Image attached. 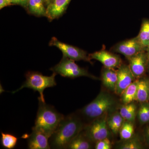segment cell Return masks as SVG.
<instances>
[{
  "mask_svg": "<svg viewBox=\"0 0 149 149\" xmlns=\"http://www.w3.org/2000/svg\"><path fill=\"white\" fill-rule=\"evenodd\" d=\"M112 50L123 55L127 58L142 51H145L139 43L137 37L118 43L112 48Z\"/></svg>",
  "mask_w": 149,
  "mask_h": 149,
  "instance_id": "9c48e42d",
  "label": "cell"
},
{
  "mask_svg": "<svg viewBox=\"0 0 149 149\" xmlns=\"http://www.w3.org/2000/svg\"><path fill=\"white\" fill-rule=\"evenodd\" d=\"M93 143L87 137L83 130L70 142L67 147L66 149H92L93 148Z\"/></svg>",
  "mask_w": 149,
  "mask_h": 149,
  "instance_id": "9a60e30c",
  "label": "cell"
},
{
  "mask_svg": "<svg viewBox=\"0 0 149 149\" xmlns=\"http://www.w3.org/2000/svg\"><path fill=\"white\" fill-rule=\"evenodd\" d=\"M137 37L144 50L146 51L149 43V19H145L143 21Z\"/></svg>",
  "mask_w": 149,
  "mask_h": 149,
  "instance_id": "ffe728a7",
  "label": "cell"
},
{
  "mask_svg": "<svg viewBox=\"0 0 149 149\" xmlns=\"http://www.w3.org/2000/svg\"><path fill=\"white\" fill-rule=\"evenodd\" d=\"M146 52L147 53H149V43L148 44V47H147Z\"/></svg>",
  "mask_w": 149,
  "mask_h": 149,
  "instance_id": "d6a6232c",
  "label": "cell"
},
{
  "mask_svg": "<svg viewBox=\"0 0 149 149\" xmlns=\"http://www.w3.org/2000/svg\"><path fill=\"white\" fill-rule=\"evenodd\" d=\"M11 3L10 0H0V9H1L7 6L12 5Z\"/></svg>",
  "mask_w": 149,
  "mask_h": 149,
  "instance_id": "f1b7e54d",
  "label": "cell"
},
{
  "mask_svg": "<svg viewBox=\"0 0 149 149\" xmlns=\"http://www.w3.org/2000/svg\"><path fill=\"white\" fill-rule=\"evenodd\" d=\"M56 73L53 72L50 76H45L42 73L35 71H29L25 74L26 80L20 88L12 93H15L24 88L32 89L35 92H38L42 101L45 102L44 91L47 88H52L56 85L55 80Z\"/></svg>",
  "mask_w": 149,
  "mask_h": 149,
  "instance_id": "277c9868",
  "label": "cell"
},
{
  "mask_svg": "<svg viewBox=\"0 0 149 149\" xmlns=\"http://www.w3.org/2000/svg\"><path fill=\"white\" fill-rule=\"evenodd\" d=\"M144 137L146 142L149 146V125L146 127L144 130Z\"/></svg>",
  "mask_w": 149,
  "mask_h": 149,
  "instance_id": "f546056e",
  "label": "cell"
},
{
  "mask_svg": "<svg viewBox=\"0 0 149 149\" xmlns=\"http://www.w3.org/2000/svg\"><path fill=\"white\" fill-rule=\"evenodd\" d=\"M71 0H54L47 7L46 17L52 20L61 16L66 11Z\"/></svg>",
  "mask_w": 149,
  "mask_h": 149,
  "instance_id": "4fadbf2b",
  "label": "cell"
},
{
  "mask_svg": "<svg viewBox=\"0 0 149 149\" xmlns=\"http://www.w3.org/2000/svg\"><path fill=\"white\" fill-rule=\"evenodd\" d=\"M117 82L115 93L120 95L123 91L136 80L129 65L121 64L117 70Z\"/></svg>",
  "mask_w": 149,
  "mask_h": 149,
  "instance_id": "30bf717a",
  "label": "cell"
},
{
  "mask_svg": "<svg viewBox=\"0 0 149 149\" xmlns=\"http://www.w3.org/2000/svg\"><path fill=\"white\" fill-rule=\"evenodd\" d=\"M117 70L114 68H104L102 70V80L105 87L110 91L115 92L117 82Z\"/></svg>",
  "mask_w": 149,
  "mask_h": 149,
  "instance_id": "5bb4252c",
  "label": "cell"
},
{
  "mask_svg": "<svg viewBox=\"0 0 149 149\" xmlns=\"http://www.w3.org/2000/svg\"><path fill=\"white\" fill-rule=\"evenodd\" d=\"M50 46H54L60 50L63 56L74 61H84L91 62V59L85 51L66 43L60 42L56 37L52 38L49 44Z\"/></svg>",
  "mask_w": 149,
  "mask_h": 149,
  "instance_id": "52a82bcc",
  "label": "cell"
},
{
  "mask_svg": "<svg viewBox=\"0 0 149 149\" xmlns=\"http://www.w3.org/2000/svg\"><path fill=\"white\" fill-rule=\"evenodd\" d=\"M137 116L141 125L149 123V101L140 103Z\"/></svg>",
  "mask_w": 149,
  "mask_h": 149,
  "instance_id": "7402d4cb",
  "label": "cell"
},
{
  "mask_svg": "<svg viewBox=\"0 0 149 149\" xmlns=\"http://www.w3.org/2000/svg\"><path fill=\"white\" fill-rule=\"evenodd\" d=\"M147 54H148V69L149 70V53H147Z\"/></svg>",
  "mask_w": 149,
  "mask_h": 149,
  "instance_id": "1f68e13d",
  "label": "cell"
},
{
  "mask_svg": "<svg viewBox=\"0 0 149 149\" xmlns=\"http://www.w3.org/2000/svg\"><path fill=\"white\" fill-rule=\"evenodd\" d=\"M95 148L96 149H110L111 144L109 138H106L96 142Z\"/></svg>",
  "mask_w": 149,
  "mask_h": 149,
  "instance_id": "484cf974",
  "label": "cell"
},
{
  "mask_svg": "<svg viewBox=\"0 0 149 149\" xmlns=\"http://www.w3.org/2000/svg\"><path fill=\"white\" fill-rule=\"evenodd\" d=\"M17 137L9 133H1L2 146L3 147L8 149H12L16 146L17 143Z\"/></svg>",
  "mask_w": 149,
  "mask_h": 149,
  "instance_id": "cb8c5ba5",
  "label": "cell"
},
{
  "mask_svg": "<svg viewBox=\"0 0 149 149\" xmlns=\"http://www.w3.org/2000/svg\"><path fill=\"white\" fill-rule=\"evenodd\" d=\"M129 66L136 79L143 77L148 69V57L146 51H142L127 58Z\"/></svg>",
  "mask_w": 149,
  "mask_h": 149,
  "instance_id": "ba28073f",
  "label": "cell"
},
{
  "mask_svg": "<svg viewBox=\"0 0 149 149\" xmlns=\"http://www.w3.org/2000/svg\"><path fill=\"white\" fill-rule=\"evenodd\" d=\"M125 120L120 115L119 112H116L107 118V122L109 128L114 134L119 132L120 128Z\"/></svg>",
  "mask_w": 149,
  "mask_h": 149,
  "instance_id": "d6986e66",
  "label": "cell"
},
{
  "mask_svg": "<svg viewBox=\"0 0 149 149\" xmlns=\"http://www.w3.org/2000/svg\"><path fill=\"white\" fill-rule=\"evenodd\" d=\"M50 137L41 130L33 127L32 133L28 136V148L29 149H49Z\"/></svg>",
  "mask_w": 149,
  "mask_h": 149,
  "instance_id": "7c38bea8",
  "label": "cell"
},
{
  "mask_svg": "<svg viewBox=\"0 0 149 149\" xmlns=\"http://www.w3.org/2000/svg\"><path fill=\"white\" fill-rule=\"evenodd\" d=\"M136 116H137V109L133 110L131 111L125 116L124 120L133 123L135 120Z\"/></svg>",
  "mask_w": 149,
  "mask_h": 149,
  "instance_id": "4316f807",
  "label": "cell"
},
{
  "mask_svg": "<svg viewBox=\"0 0 149 149\" xmlns=\"http://www.w3.org/2000/svg\"><path fill=\"white\" fill-rule=\"evenodd\" d=\"M52 71L63 77L75 78L80 77H87L94 80L99 78L88 72L87 70L80 67L74 61L63 56L58 64L52 68Z\"/></svg>",
  "mask_w": 149,
  "mask_h": 149,
  "instance_id": "5b68a950",
  "label": "cell"
},
{
  "mask_svg": "<svg viewBox=\"0 0 149 149\" xmlns=\"http://www.w3.org/2000/svg\"><path fill=\"white\" fill-rule=\"evenodd\" d=\"M91 59L100 62L105 67L114 68L121 65V58L119 56L106 50H101L89 55Z\"/></svg>",
  "mask_w": 149,
  "mask_h": 149,
  "instance_id": "8fae6325",
  "label": "cell"
},
{
  "mask_svg": "<svg viewBox=\"0 0 149 149\" xmlns=\"http://www.w3.org/2000/svg\"><path fill=\"white\" fill-rule=\"evenodd\" d=\"M109 129L106 114L85 125L83 130L88 139L94 143L109 138L110 135Z\"/></svg>",
  "mask_w": 149,
  "mask_h": 149,
  "instance_id": "8992f818",
  "label": "cell"
},
{
  "mask_svg": "<svg viewBox=\"0 0 149 149\" xmlns=\"http://www.w3.org/2000/svg\"><path fill=\"white\" fill-rule=\"evenodd\" d=\"M38 99L39 108L34 127L50 138L65 116L53 106L42 101L40 97Z\"/></svg>",
  "mask_w": 149,
  "mask_h": 149,
  "instance_id": "7a4b0ae2",
  "label": "cell"
},
{
  "mask_svg": "<svg viewBox=\"0 0 149 149\" xmlns=\"http://www.w3.org/2000/svg\"><path fill=\"white\" fill-rule=\"evenodd\" d=\"M116 148L119 149H142L144 148V146L138 137L133 136L117 144Z\"/></svg>",
  "mask_w": 149,
  "mask_h": 149,
  "instance_id": "44dd1931",
  "label": "cell"
},
{
  "mask_svg": "<svg viewBox=\"0 0 149 149\" xmlns=\"http://www.w3.org/2000/svg\"><path fill=\"white\" fill-rule=\"evenodd\" d=\"M28 0H10L12 5H17L22 6L24 8L27 9Z\"/></svg>",
  "mask_w": 149,
  "mask_h": 149,
  "instance_id": "83f0119b",
  "label": "cell"
},
{
  "mask_svg": "<svg viewBox=\"0 0 149 149\" xmlns=\"http://www.w3.org/2000/svg\"><path fill=\"white\" fill-rule=\"evenodd\" d=\"M85 125L78 115L72 113L65 116L50 138L51 148L66 149L70 142L83 130Z\"/></svg>",
  "mask_w": 149,
  "mask_h": 149,
  "instance_id": "6da1fadb",
  "label": "cell"
},
{
  "mask_svg": "<svg viewBox=\"0 0 149 149\" xmlns=\"http://www.w3.org/2000/svg\"><path fill=\"white\" fill-rule=\"evenodd\" d=\"M44 0H28L26 10L31 14L36 16H45L47 7Z\"/></svg>",
  "mask_w": 149,
  "mask_h": 149,
  "instance_id": "e0dca14e",
  "label": "cell"
},
{
  "mask_svg": "<svg viewBox=\"0 0 149 149\" xmlns=\"http://www.w3.org/2000/svg\"><path fill=\"white\" fill-rule=\"evenodd\" d=\"M115 103L110 94L102 91L93 101L80 109L79 113L80 116L90 123L112 110Z\"/></svg>",
  "mask_w": 149,
  "mask_h": 149,
  "instance_id": "3957f363",
  "label": "cell"
},
{
  "mask_svg": "<svg viewBox=\"0 0 149 149\" xmlns=\"http://www.w3.org/2000/svg\"><path fill=\"white\" fill-rule=\"evenodd\" d=\"M134 126L133 123L125 120L120 128L119 134L122 141L128 140L132 138L134 134Z\"/></svg>",
  "mask_w": 149,
  "mask_h": 149,
  "instance_id": "603a6c76",
  "label": "cell"
},
{
  "mask_svg": "<svg viewBox=\"0 0 149 149\" xmlns=\"http://www.w3.org/2000/svg\"><path fill=\"white\" fill-rule=\"evenodd\" d=\"M135 109H137V107L136 104L133 102L125 104L120 108L119 113L124 119L125 116L129 112Z\"/></svg>",
  "mask_w": 149,
  "mask_h": 149,
  "instance_id": "d4e9b609",
  "label": "cell"
},
{
  "mask_svg": "<svg viewBox=\"0 0 149 149\" xmlns=\"http://www.w3.org/2000/svg\"><path fill=\"white\" fill-rule=\"evenodd\" d=\"M136 101L139 103L149 101V78H139Z\"/></svg>",
  "mask_w": 149,
  "mask_h": 149,
  "instance_id": "2e32d148",
  "label": "cell"
},
{
  "mask_svg": "<svg viewBox=\"0 0 149 149\" xmlns=\"http://www.w3.org/2000/svg\"><path fill=\"white\" fill-rule=\"evenodd\" d=\"M54 0H44V2H45V4L46 6V7H47L48 6H49L51 3Z\"/></svg>",
  "mask_w": 149,
  "mask_h": 149,
  "instance_id": "4dcf8cb0",
  "label": "cell"
},
{
  "mask_svg": "<svg viewBox=\"0 0 149 149\" xmlns=\"http://www.w3.org/2000/svg\"><path fill=\"white\" fill-rule=\"evenodd\" d=\"M138 83L139 79H136L121 93V101L124 104L136 101Z\"/></svg>",
  "mask_w": 149,
  "mask_h": 149,
  "instance_id": "ac0fdd59",
  "label": "cell"
}]
</instances>
